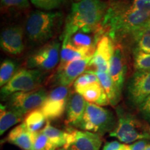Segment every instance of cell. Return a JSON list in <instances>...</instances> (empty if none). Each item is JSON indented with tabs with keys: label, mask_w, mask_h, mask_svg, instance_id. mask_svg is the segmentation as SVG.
Wrapping results in <instances>:
<instances>
[{
	"label": "cell",
	"mask_w": 150,
	"mask_h": 150,
	"mask_svg": "<svg viewBox=\"0 0 150 150\" xmlns=\"http://www.w3.org/2000/svg\"><path fill=\"white\" fill-rule=\"evenodd\" d=\"M43 72L36 69H21L15 73L11 79L1 87V95L6 98L18 92H28L38 89L42 83Z\"/></svg>",
	"instance_id": "5b68a950"
},
{
	"label": "cell",
	"mask_w": 150,
	"mask_h": 150,
	"mask_svg": "<svg viewBox=\"0 0 150 150\" xmlns=\"http://www.w3.org/2000/svg\"><path fill=\"white\" fill-rule=\"evenodd\" d=\"M98 78L99 83L103 87V88L106 92V95L109 100L110 104L112 106H115L118 104L120 100V96L118 95L116 91L115 86L114 85L111 77H110L109 72H102V71H94Z\"/></svg>",
	"instance_id": "ffe728a7"
},
{
	"label": "cell",
	"mask_w": 150,
	"mask_h": 150,
	"mask_svg": "<svg viewBox=\"0 0 150 150\" xmlns=\"http://www.w3.org/2000/svg\"><path fill=\"white\" fill-rule=\"evenodd\" d=\"M138 108L142 117L150 122V95L140 105Z\"/></svg>",
	"instance_id": "4dcf8cb0"
},
{
	"label": "cell",
	"mask_w": 150,
	"mask_h": 150,
	"mask_svg": "<svg viewBox=\"0 0 150 150\" xmlns=\"http://www.w3.org/2000/svg\"><path fill=\"white\" fill-rule=\"evenodd\" d=\"M127 64L123 49L120 45H116L110 62L109 74L111 77L118 95L121 97Z\"/></svg>",
	"instance_id": "4fadbf2b"
},
{
	"label": "cell",
	"mask_w": 150,
	"mask_h": 150,
	"mask_svg": "<svg viewBox=\"0 0 150 150\" xmlns=\"http://www.w3.org/2000/svg\"><path fill=\"white\" fill-rule=\"evenodd\" d=\"M150 95V71H136L127 86V96L131 104L139 107Z\"/></svg>",
	"instance_id": "30bf717a"
},
{
	"label": "cell",
	"mask_w": 150,
	"mask_h": 150,
	"mask_svg": "<svg viewBox=\"0 0 150 150\" xmlns=\"http://www.w3.org/2000/svg\"><path fill=\"white\" fill-rule=\"evenodd\" d=\"M23 38L24 31L21 27L13 26L6 28L1 33V47L6 53L19 55L24 49Z\"/></svg>",
	"instance_id": "5bb4252c"
},
{
	"label": "cell",
	"mask_w": 150,
	"mask_h": 150,
	"mask_svg": "<svg viewBox=\"0 0 150 150\" xmlns=\"http://www.w3.org/2000/svg\"><path fill=\"white\" fill-rule=\"evenodd\" d=\"M56 150H65L64 148H59L58 149H56Z\"/></svg>",
	"instance_id": "d590c367"
},
{
	"label": "cell",
	"mask_w": 150,
	"mask_h": 150,
	"mask_svg": "<svg viewBox=\"0 0 150 150\" xmlns=\"http://www.w3.org/2000/svg\"><path fill=\"white\" fill-rule=\"evenodd\" d=\"M81 59H83L82 54L70 44H63L60 54V61L57 67V72L63 70L68 63Z\"/></svg>",
	"instance_id": "7402d4cb"
},
{
	"label": "cell",
	"mask_w": 150,
	"mask_h": 150,
	"mask_svg": "<svg viewBox=\"0 0 150 150\" xmlns=\"http://www.w3.org/2000/svg\"><path fill=\"white\" fill-rule=\"evenodd\" d=\"M120 150H131L129 145H125V144H122Z\"/></svg>",
	"instance_id": "836d02e7"
},
{
	"label": "cell",
	"mask_w": 150,
	"mask_h": 150,
	"mask_svg": "<svg viewBox=\"0 0 150 150\" xmlns=\"http://www.w3.org/2000/svg\"><path fill=\"white\" fill-rule=\"evenodd\" d=\"M47 96V93L44 88H38L28 92H18L7 97L8 107L24 115L40 108Z\"/></svg>",
	"instance_id": "52a82bcc"
},
{
	"label": "cell",
	"mask_w": 150,
	"mask_h": 150,
	"mask_svg": "<svg viewBox=\"0 0 150 150\" xmlns=\"http://www.w3.org/2000/svg\"><path fill=\"white\" fill-rule=\"evenodd\" d=\"M62 22L59 12L36 11L31 13L26 22V33L35 44H44L57 32Z\"/></svg>",
	"instance_id": "7a4b0ae2"
},
{
	"label": "cell",
	"mask_w": 150,
	"mask_h": 150,
	"mask_svg": "<svg viewBox=\"0 0 150 150\" xmlns=\"http://www.w3.org/2000/svg\"><path fill=\"white\" fill-rule=\"evenodd\" d=\"M16 65L13 61L6 59L1 63L0 66V86L3 87L11 79L15 74Z\"/></svg>",
	"instance_id": "d4e9b609"
},
{
	"label": "cell",
	"mask_w": 150,
	"mask_h": 150,
	"mask_svg": "<svg viewBox=\"0 0 150 150\" xmlns=\"http://www.w3.org/2000/svg\"><path fill=\"white\" fill-rule=\"evenodd\" d=\"M1 6L6 8H26L29 7V0H1Z\"/></svg>",
	"instance_id": "f546056e"
},
{
	"label": "cell",
	"mask_w": 150,
	"mask_h": 150,
	"mask_svg": "<svg viewBox=\"0 0 150 150\" xmlns=\"http://www.w3.org/2000/svg\"><path fill=\"white\" fill-rule=\"evenodd\" d=\"M134 67L136 71H150V53L135 51Z\"/></svg>",
	"instance_id": "484cf974"
},
{
	"label": "cell",
	"mask_w": 150,
	"mask_h": 150,
	"mask_svg": "<svg viewBox=\"0 0 150 150\" xmlns=\"http://www.w3.org/2000/svg\"><path fill=\"white\" fill-rule=\"evenodd\" d=\"M145 150H150V145H147Z\"/></svg>",
	"instance_id": "e575fe53"
},
{
	"label": "cell",
	"mask_w": 150,
	"mask_h": 150,
	"mask_svg": "<svg viewBox=\"0 0 150 150\" xmlns=\"http://www.w3.org/2000/svg\"><path fill=\"white\" fill-rule=\"evenodd\" d=\"M118 122L110 136L117 138L124 143H131L138 140L150 139V132L143 128L141 123L131 114L118 109Z\"/></svg>",
	"instance_id": "277c9868"
},
{
	"label": "cell",
	"mask_w": 150,
	"mask_h": 150,
	"mask_svg": "<svg viewBox=\"0 0 150 150\" xmlns=\"http://www.w3.org/2000/svg\"><path fill=\"white\" fill-rule=\"evenodd\" d=\"M68 87L58 86L47 94V98L39 108L47 120L59 119L66 110L70 97Z\"/></svg>",
	"instance_id": "ba28073f"
},
{
	"label": "cell",
	"mask_w": 150,
	"mask_h": 150,
	"mask_svg": "<svg viewBox=\"0 0 150 150\" xmlns=\"http://www.w3.org/2000/svg\"><path fill=\"white\" fill-rule=\"evenodd\" d=\"M75 91L80 94L88 102L99 106H106L110 104L107 95L99 81L88 84L83 87L76 89Z\"/></svg>",
	"instance_id": "ac0fdd59"
},
{
	"label": "cell",
	"mask_w": 150,
	"mask_h": 150,
	"mask_svg": "<svg viewBox=\"0 0 150 150\" xmlns=\"http://www.w3.org/2000/svg\"><path fill=\"white\" fill-rule=\"evenodd\" d=\"M95 82H99V79L95 72L93 70H86L75 80L74 83V90Z\"/></svg>",
	"instance_id": "83f0119b"
},
{
	"label": "cell",
	"mask_w": 150,
	"mask_h": 150,
	"mask_svg": "<svg viewBox=\"0 0 150 150\" xmlns=\"http://www.w3.org/2000/svg\"><path fill=\"white\" fill-rule=\"evenodd\" d=\"M132 33L136 45L135 51L150 53V20Z\"/></svg>",
	"instance_id": "44dd1931"
},
{
	"label": "cell",
	"mask_w": 150,
	"mask_h": 150,
	"mask_svg": "<svg viewBox=\"0 0 150 150\" xmlns=\"http://www.w3.org/2000/svg\"><path fill=\"white\" fill-rule=\"evenodd\" d=\"M46 120V117L42 111L38 108L28 113L24 119V123L30 132L36 133L40 131V129L44 126Z\"/></svg>",
	"instance_id": "603a6c76"
},
{
	"label": "cell",
	"mask_w": 150,
	"mask_h": 150,
	"mask_svg": "<svg viewBox=\"0 0 150 150\" xmlns=\"http://www.w3.org/2000/svg\"><path fill=\"white\" fill-rule=\"evenodd\" d=\"M102 143L100 135L88 131L70 128L66 131L65 150H99Z\"/></svg>",
	"instance_id": "9c48e42d"
},
{
	"label": "cell",
	"mask_w": 150,
	"mask_h": 150,
	"mask_svg": "<svg viewBox=\"0 0 150 150\" xmlns=\"http://www.w3.org/2000/svg\"><path fill=\"white\" fill-rule=\"evenodd\" d=\"M114 43L108 35H104L99 40L95 54L90 62L89 66L95 68V71L109 72L110 62L113 54Z\"/></svg>",
	"instance_id": "7c38bea8"
},
{
	"label": "cell",
	"mask_w": 150,
	"mask_h": 150,
	"mask_svg": "<svg viewBox=\"0 0 150 150\" xmlns=\"http://www.w3.org/2000/svg\"><path fill=\"white\" fill-rule=\"evenodd\" d=\"M86 103V99L80 94L77 93L71 94L66 108L65 123L67 125L79 128L83 120Z\"/></svg>",
	"instance_id": "2e32d148"
},
{
	"label": "cell",
	"mask_w": 150,
	"mask_h": 150,
	"mask_svg": "<svg viewBox=\"0 0 150 150\" xmlns=\"http://www.w3.org/2000/svg\"><path fill=\"white\" fill-rule=\"evenodd\" d=\"M102 37L100 31L85 32L79 31L73 34L66 43L70 44L79 52L83 58L92 59L96 50L97 43Z\"/></svg>",
	"instance_id": "8fae6325"
},
{
	"label": "cell",
	"mask_w": 150,
	"mask_h": 150,
	"mask_svg": "<svg viewBox=\"0 0 150 150\" xmlns=\"http://www.w3.org/2000/svg\"><path fill=\"white\" fill-rule=\"evenodd\" d=\"M56 147L41 131L38 133L32 150H56Z\"/></svg>",
	"instance_id": "4316f807"
},
{
	"label": "cell",
	"mask_w": 150,
	"mask_h": 150,
	"mask_svg": "<svg viewBox=\"0 0 150 150\" xmlns=\"http://www.w3.org/2000/svg\"><path fill=\"white\" fill-rule=\"evenodd\" d=\"M122 144L117 141H111L106 142L102 150H120Z\"/></svg>",
	"instance_id": "d6a6232c"
},
{
	"label": "cell",
	"mask_w": 150,
	"mask_h": 150,
	"mask_svg": "<svg viewBox=\"0 0 150 150\" xmlns=\"http://www.w3.org/2000/svg\"><path fill=\"white\" fill-rule=\"evenodd\" d=\"M115 126V117L110 110L87 102L80 129L101 136L108 131L111 132Z\"/></svg>",
	"instance_id": "3957f363"
},
{
	"label": "cell",
	"mask_w": 150,
	"mask_h": 150,
	"mask_svg": "<svg viewBox=\"0 0 150 150\" xmlns=\"http://www.w3.org/2000/svg\"><path fill=\"white\" fill-rule=\"evenodd\" d=\"M60 47L61 43L56 40L45 43L29 56L27 66L40 71L52 70L59 63Z\"/></svg>",
	"instance_id": "8992f818"
},
{
	"label": "cell",
	"mask_w": 150,
	"mask_h": 150,
	"mask_svg": "<svg viewBox=\"0 0 150 150\" xmlns=\"http://www.w3.org/2000/svg\"><path fill=\"white\" fill-rule=\"evenodd\" d=\"M91 59H81L68 63L64 68L56 72L55 83L59 86L69 87L79 76L86 72V69L89 66Z\"/></svg>",
	"instance_id": "9a60e30c"
},
{
	"label": "cell",
	"mask_w": 150,
	"mask_h": 150,
	"mask_svg": "<svg viewBox=\"0 0 150 150\" xmlns=\"http://www.w3.org/2000/svg\"><path fill=\"white\" fill-rule=\"evenodd\" d=\"M63 1L64 0H31L35 7L45 11H51L59 8Z\"/></svg>",
	"instance_id": "f1b7e54d"
},
{
	"label": "cell",
	"mask_w": 150,
	"mask_h": 150,
	"mask_svg": "<svg viewBox=\"0 0 150 150\" xmlns=\"http://www.w3.org/2000/svg\"><path fill=\"white\" fill-rule=\"evenodd\" d=\"M41 132L43 133L50 139L52 143L57 147H63L66 140V131H61L51 125L50 121H47Z\"/></svg>",
	"instance_id": "cb8c5ba5"
},
{
	"label": "cell",
	"mask_w": 150,
	"mask_h": 150,
	"mask_svg": "<svg viewBox=\"0 0 150 150\" xmlns=\"http://www.w3.org/2000/svg\"><path fill=\"white\" fill-rule=\"evenodd\" d=\"M23 115L8 106L1 104L0 108V135H3L11 127L20 122Z\"/></svg>",
	"instance_id": "d6986e66"
},
{
	"label": "cell",
	"mask_w": 150,
	"mask_h": 150,
	"mask_svg": "<svg viewBox=\"0 0 150 150\" xmlns=\"http://www.w3.org/2000/svg\"><path fill=\"white\" fill-rule=\"evenodd\" d=\"M38 132H30L23 122L13 129L6 140L22 150H32L33 142Z\"/></svg>",
	"instance_id": "e0dca14e"
},
{
	"label": "cell",
	"mask_w": 150,
	"mask_h": 150,
	"mask_svg": "<svg viewBox=\"0 0 150 150\" xmlns=\"http://www.w3.org/2000/svg\"><path fill=\"white\" fill-rule=\"evenodd\" d=\"M131 150H145L147 147V142L145 140H138L129 145Z\"/></svg>",
	"instance_id": "1f68e13d"
},
{
	"label": "cell",
	"mask_w": 150,
	"mask_h": 150,
	"mask_svg": "<svg viewBox=\"0 0 150 150\" xmlns=\"http://www.w3.org/2000/svg\"><path fill=\"white\" fill-rule=\"evenodd\" d=\"M102 0H79L73 4L66 19L61 38L66 43L79 31L96 32L102 29V22L108 9Z\"/></svg>",
	"instance_id": "6da1fadb"
}]
</instances>
